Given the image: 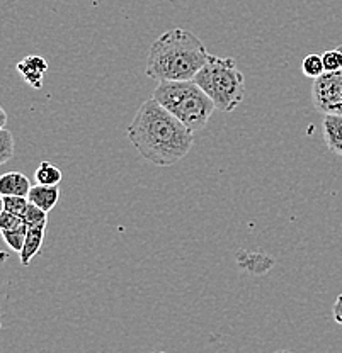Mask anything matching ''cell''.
<instances>
[{
  "label": "cell",
  "instance_id": "6da1fadb",
  "mask_svg": "<svg viewBox=\"0 0 342 353\" xmlns=\"http://www.w3.org/2000/svg\"><path fill=\"white\" fill-rule=\"evenodd\" d=\"M126 134L138 153L157 167L179 163L194 145L193 131L153 97L140 105Z\"/></svg>",
  "mask_w": 342,
  "mask_h": 353
},
{
  "label": "cell",
  "instance_id": "7a4b0ae2",
  "mask_svg": "<svg viewBox=\"0 0 342 353\" xmlns=\"http://www.w3.org/2000/svg\"><path fill=\"white\" fill-rule=\"evenodd\" d=\"M208 57V50L196 34L182 28H172L150 46L145 73L157 82L193 80Z\"/></svg>",
  "mask_w": 342,
  "mask_h": 353
},
{
  "label": "cell",
  "instance_id": "3957f363",
  "mask_svg": "<svg viewBox=\"0 0 342 353\" xmlns=\"http://www.w3.org/2000/svg\"><path fill=\"white\" fill-rule=\"evenodd\" d=\"M152 97L193 132L206 128L216 109L208 94L194 80H164L159 82Z\"/></svg>",
  "mask_w": 342,
  "mask_h": 353
},
{
  "label": "cell",
  "instance_id": "277c9868",
  "mask_svg": "<svg viewBox=\"0 0 342 353\" xmlns=\"http://www.w3.org/2000/svg\"><path fill=\"white\" fill-rule=\"evenodd\" d=\"M193 80L208 94L215 108L223 112H231L244 101L245 77L237 68V61L234 58L209 54L203 68Z\"/></svg>",
  "mask_w": 342,
  "mask_h": 353
},
{
  "label": "cell",
  "instance_id": "5b68a950",
  "mask_svg": "<svg viewBox=\"0 0 342 353\" xmlns=\"http://www.w3.org/2000/svg\"><path fill=\"white\" fill-rule=\"evenodd\" d=\"M314 108L325 114H342V70L323 72L312 85Z\"/></svg>",
  "mask_w": 342,
  "mask_h": 353
},
{
  "label": "cell",
  "instance_id": "8992f818",
  "mask_svg": "<svg viewBox=\"0 0 342 353\" xmlns=\"http://www.w3.org/2000/svg\"><path fill=\"white\" fill-rule=\"evenodd\" d=\"M17 72L23 75L24 82L29 83L32 88H41L43 79L48 72V61L39 54H29L24 60L17 63Z\"/></svg>",
  "mask_w": 342,
  "mask_h": 353
},
{
  "label": "cell",
  "instance_id": "52a82bcc",
  "mask_svg": "<svg viewBox=\"0 0 342 353\" xmlns=\"http://www.w3.org/2000/svg\"><path fill=\"white\" fill-rule=\"evenodd\" d=\"M322 128L327 148L342 157V114H325Z\"/></svg>",
  "mask_w": 342,
  "mask_h": 353
},
{
  "label": "cell",
  "instance_id": "ba28073f",
  "mask_svg": "<svg viewBox=\"0 0 342 353\" xmlns=\"http://www.w3.org/2000/svg\"><path fill=\"white\" fill-rule=\"evenodd\" d=\"M31 182L21 172H7L0 175V196H24L31 190Z\"/></svg>",
  "mask_w": 342,
  "mask_h": 353
},
{
  "label": "cell",
  "instance_id": "9c48e42d",
  "mask_svg": "<svg viewBox=\"0 0 342 353\" xmlns=\"http://www.w3.org/2000/svg\"><path fill=\"white\" fill-rule=\"evenodd\" d=\"M45 231H46V224H38V226H31L28 228V234H26V241L23 250H21V263L24 267H28L31 263V260L35 259L36 255L41 250L43 241H45Z\"/></svg>",
  "mask_w": 342,
  "mask_h": 353
},
{
  "label": "cell",
  "instance_id": "30bf717a",
  "mask_svg": "<svg viewBox=\"0 0 342 353\" xmlns=\"http://www.w3.org/2000/svg\"><path fill=\"white\" fill-rule=\"evenodd\" d=\"M29 202H32L35 205L41 208L43 211L50 212L55 205L58 204V199H60V187L58 185H38L31 187L28 194Z\"/></svg>",
  "mask_w": 342,
  "mask_h": 353
},
{
  "label": "cell",
  "instance_id": "8fae6325",
  "mask_svg": "<svg viewBox=\"0 0 342 353\" xmlns=\"http://www.w3.org/2000/svg\"><path fill=\"white\" fill-rule=\"evenodd\" d=\"M36 182L43 185H58L61 182V170L50 161H41L36 168Z\"/></svg>",
  "mask_w": 342,
  "mask_h": 353
},
{
  "label": "cell",
  "instance_id": "7c38bea8",
  "mask_svg": "<svg viewBox=\"0 0 342 353\" xmlns=\"http://www.w3.org/2000/svg\"><path fill=\"white\" fill-rule=\"evenodd\" d=\"M0 234H2L3 241L7 243V246H9L10 250L21 253V250H23L24 241H26V234H28V226H26L24 223L21 224V226L14 228V230L0 231Z\"/></svg>",
  "mask_w": 342,
  "mask_h": 353
},
{
  "label": "cell",
  "instance_id": "4fadbf2b",
  "mask_svg": "<svg viewBox=\"0 0 342 353\" xmlns=\"http://www.w3.org/2000/svg\"><path fill=\"white\" fill-rule=\"evenodd\" d=\"M301 72H303L305 77L308 79H317V77L322 75L325 72V66H323L322 54L319 53H310L303 58L301 61Z\"/></svg>",
  "mask_w": 342,
  "mask_h": 353
},
{
  "label": "cell",
  "instance_id": "5bb4252c",
  "mask_svg": "<svg viewBox=\"0 0 342 353\" xmlns=\"http://www.w3.org/2000/svg\"><path fill=\"white\" fill-rule=\"evenodd\" d=\"M14 157V136L6 128H0V167Z\"/></svg>",
  "mask_w": 342,
  "mask_h": 353
},
{
  "label": "cell",
  "instance_id": "9a60e30c",
  "mask_svg": "<svg viewBox=\"0 0 342 353\" xmlns=\"http://www.w3.org/2000/svg\"><path fill=\"white\" fill-rule=\"evenodd\" d=\"M23 219L28 228L38 226V224H46L48 223V212L43 211V209L38 208V205L32 204V202H29L28 209H26V212L23 214Z\"/></svg>",
  "mask_w": 342,
  "mask_h": 353
},
{
  "label": "cell",
  "instance_id": "2e32d148",
  "mask_svg": "<svg viewBox=\"0 0 342 353\" xmlns=\"http://www.w3.org/2000/svg\"><path fill=\"white\" fill-rule=\"evenodd\" d=\"M323 66L325 72H336V70H342V46L334 48V50L325 51L322 53Z\"/></svg>",
  "mask_w": 342,
  "mask_h": 353
},
{
  "label": "cell",
  "instance_id": "e0dca14e",
  "mask_svg": "<svg viewBox=\"0 0 342 353\" xmlns=\"http://www.w3.org/2000/svg\"><path fill=\"white\" fill-rule=\"evenodd\" d=\"M29 205V199L24 196H3V208L6 211L14 212V214L23 216Z\"/></svg>",
  "mask_w": 342,
  "mask_h": 353
},
{
  "label": "cell",
  "instance_id": "ac0fdd59",
  "mask_svg": "<svg viewBox=\"0 0 342 353\" xmlns=\"http://www.w3.org/2000/svg\"><path fill=\"white\" fill-rule=\"evenodd\" d=\"M21 224H24L23 216L14 214V212L6 211V209H3V212L0 214V231L14 230V228L21 226Z\"/></svg>",
  "mask_w": 342,
  "mask_h": 353
},
{
  "label": "cell",
  "instance_id": "d6986e66",
  "mask_svg": "<svg viewBox=\"0 0 342 353\" xmlns=\"http://www.w3.org/2000/svg\"><path fill=\"white\" fill-rule=\"evenodd\" d=\"M332 316H334V321L339 323V325L342 326V294H339V296H337L336 303H334Z\"/></svg>",
  "mask_w": 342,
  "mask_h": 353
},
{
  "label": "cell",
  "instance_id": "ffe728a7",
  "mask_svg": "<svg viewBox=\"0 0 342 353\" xmlns=\"http://www.w3.org/2000/svg\"><path fill=\"white\" fill-rule=\"evenodd\" d=\"M7 124V114L6 110L2 109V105H0V128H3Z\"/></svg>",
  "mask_w": 342,
  "mask_h": 353
},
{
  "label": "cell",
  "instance_id": "44dd1931",
  "mask_svg": "<svg viewBox=\"0 0 342 353\" xmlns=\"http://www.w3.org/2000/svg\"><path fill=\"white\" fill-rule=\"evenodd\" d=\"M3 209H6V208H3V196H0V214L3 212Z\"/></svg>",
  "mask_w": 342,
  "mask_h": 353
},
{
  "label": "cell",
  "instance_id": "7402d4cb",
  "mask_svg": "<svg viewBox=\"0 0 342 353\" xmlns=\"http://www.w3.org/2000/svg\"><path fill=\"white\" fill-rule=\"evenodd\" d=\"M0 328H2V319H0Z\"/></svg>",
  "mask_w": 342,
  "mask_h": 353
}]
</instances>
